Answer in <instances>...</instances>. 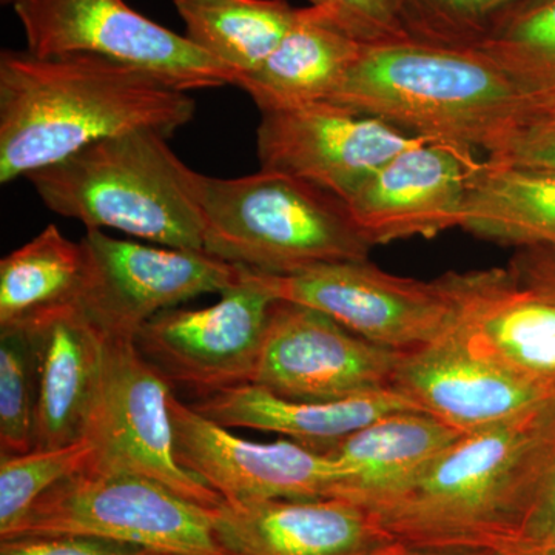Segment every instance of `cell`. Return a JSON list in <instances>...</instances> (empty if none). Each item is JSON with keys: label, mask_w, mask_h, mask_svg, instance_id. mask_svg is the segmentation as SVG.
Here are the masks:
<instances>
[{"label": "cell", "mask_w": 555, "mask_h": 555, "mask_svg": "<svg viewBox=\"0 0 555 555\" xmlns=\"http://www.w3.org/2000/svg\"><path fill=\"white\" fill-rule=\"evenodd\" d=\"M189 93L94 54L0 53V182L30 177L102 139L170 138L195 118Z\"/></svg>", "instance_id": "6da1fadb"}, {"label": "cell", "mask_w": 555, "mask_h": 555, "mask_svg": "<svg viewBox=\"0 0 555 555\" xmlns=\"http://www.w3.org/2000/svg\"><path fill=\"white\" fill-rule=\"evenodd\" d=\"M554 443L555 398L465 434L367 509L401 545L514 554Z\"/></svg>", "instance_id": "7a4b0ae2"}, {"label": "cell", "mask_w": 555, "mask_h": 555, "mask_svg": "<svg viewBox=\"0 0 555 555\" xmlns=\"http://www.w3.org/2000/svg\"><path fill=\"white\" fill-rule=\"evenodd\" d=\"M529 96L477 50L404 39L364 47L327 102L486 153Z\"/></svg>", "instance_id": "3957f363"}, {"label": "cell", "mask_w": 555, "mask_h": 555, "mask_svg": "<svg viewBox=\"0 0 555 555\" xmlns=\"http://www.w3.org/2000/svg\"><path fill=\"white\" fill-rule=\"evenodd\" d=\"M54 214L156 246L204 250V175L152 130L102 139L27 177Z\"/></svg>", "instance_id": "277c9868"}, {"label": "cell", "mask_w": 555, "mask_h": 555, "mask_svg": "<svg viewBox=\"0 0 555 555\" xmlns=\"http://www.w3.org/2000/svg\"><path fill=\"white\" fill-rule=\"evenodd\" d=\"M204 250L266 275H294L332 262L369 261L372 244L346 201L278 171L204 177Z\"/></svg>", "instance_id": "5b68a950"}, {"label": "cell", "mask_w": 555, "mask_h": 555, "mask_svg": "<svg viewBox=\"0 0 555 555\" xmlns=\"http://www.w3.org/2000/svg\"><path fill=\"white\" fill-rule=\"evenodd\" d=\"M215 518L214 507L147 477L80 470L40 496L5 539L83 534L167 555H229L218 542Z\"/></svg>", "instance_id": "8992f818"}, {"label": "cell", "mask_w": 555, "mask_h": 555, "mask_svg": "<svg viewBox=\"0 0 555 555\" xmlns=\"http://www.w3.org/2000/svg\"><path fill=\"white\" fill-rule=\"evenodd\" d=\"M11 5L35 56L94 54L185 93L235 82L232 69L126 0H13Z\"/></svg>", "instance_id": "52a82bcc"}, {"label": "cell", "mask_w": 555, "mask_h": 555, "mask_svg": "<svg viewBox=\"0 0 555 555\" xmlns=\"http://www.w3.org/2000/svg\"><path fill=\"white\" fill-rule=\"evenodd\" d=\"M104 366L83 440L93 455L86 470L133 474L218 509L224 499L179 465L170 416L169 379L131 338L104 337Z\"/></svg>", "instance_id": "ba28073f"}, {"label": "cell", "mask_w": 555, "mask_h": 555, "mask_svg": "<svg viewBox=\"0 0 555 555\" xmlns=\"http://www.w3.org/2000/svg\"><path fill=\"white\" fill-rule=\"evenodd\" d=\"M75 305L104 337L137 338L163 310L238 286L243 268L207 251L113 238L87 230Z\"/></svg>", "instance_id": "9c48e42d"}, {"label": "cell", "mask_w": 555, "mask_h": 555, "mask_svg": "<svg viewBox=\"0 0 555 555\" xmlns=\"http://www.w3.org/2000/svg\"><path fill=\"white\" fill-rule=\"evenodd\" d=\"M250 273L276 299L320 310L361 338L400 352L441 341L454 323L443 276L411 280L369 261L332 262L294 275Z\"/></svg>", "instance_id": "30bf717a"}, {"label": "cell", "mask_w": 555, "mask_h": 555, "mask_svg": "<svg viewBox=\"0 0 555 555\" xmlns=\"http://www.w3.org/2000/svg\"><path fill=\"white\" fill-rule=\"evenodd\" d=\"M276 301L243 268L238 286L222 292L217 305L163 310L134 343L170 385L190 387L201 397L250 385Z\"/></svg>", "instance_id": "8fae6325"}, {"label": "cell", "mask_w": 555, "mask_h": 555, "mask_svg": "<svg viewBox=\"0 0 555 555\" xmlns=\"http://www.w3.org/2000/svg\"><path fill=\"white\" fill-rule=\"evenodd\" d=\"M403 352L375 345L334 318L278 299L254 385L291 400L338 401L392 390Z\"/></svg>", "instance_id": "7c38bea8"}, {"label": "cell", "mask_w": 555, "mask_h": 555, "mask_svg": "<svg viewBox=\"0 0 555 555\" xmlns=\"http://www.w3.org/2000/svg\"><path fill=\"white\" fill-rule=\"evenodd\" d=\"M422 139L375 116L317 102L261 113L257 155L262 170L305 179L347 201Z\"/></svg>", "instance_id": "4fadbf2b"}, {"label": "cell", "mask_w": 555, "mask_h": 555, "mask_svg": "<svg viewBox=\"0 0 555 555\" xmlns=\"http://www.w3.org/2000/svg\"><path fill=\"white\" fill-rule=\"evenodd\" d=\"M175 454L225 503L337 496L341 469L334 459L294 440L255 443L229 433L171 393Z\"/></svg>", "instance_id": "5bb4252c"}, {"label": "cell", "mask_w": 555, "mask_h": 555, "mask_svg": "<svg viewBox=\"0 0 555 555\" xmlns=\"http://www.w3.org/2000/svg\"><path fill=\"white\" fill-rule=\"evenodd\" d=\"M454 305L448 337L478 358L555 386V294L513 269L443 275Z\"/></svg>", "instance_id": "9a60e30c"}, {"label": "cell", "mask_w": 555, "mask_h": 555, "mask_svg": "<svg viewBox=\"0 0 555 555\" xmlns=\"http://www.w3.org/2000/svg\"><path fill=\"white\" fill-rule=\"evenodd\" d=\"M474 150L422 139L398 153L346 201L372 246L462 228Z\"/></svg>", "instance_id": "2e32d148"}, {"label": "cell", "mask_w": 555, "mask_h": 555, "mask_svg": "<svg viewBox=\"0 0 555 555\" xmlns=\"http://www.w3.org/2000/svg\"><path fill=\"white\" fill-rule=\"evenodd\" d=\"M392 390L463 434L502 425L555 398V386L496 366L449 338L403 352Z\"/></svg>", "instance_id": "e0dca14e"}, {"label": "cell", "mask_w": 555, "mask_h": 555, "mask_svg": "<svg viewBox=\"0 0 555 555\" xmlns=\"http://www.w3.org/2000/svg\"><path fill=\"white\" fill-rule=\"evenodd\" d=\"M215 528L229 555H379L398 543L345 496L224 503Z\"/></svg>", "instance_id": "ac0fdd59"}, {"label": "cell", "mask_w": 555, "mask_h": 555, "mask_svg": "<svg viewBox=\"0 0 555 555\" xmlns=\"http://www.w3.org/2000/svg\"><path fill=\"white\" fill-rule=\"evenodd\" d=\"M22 331L30 339L38 379L36 448L78 443L104 366V335L78 305H65L33 318Z\"/></svg>", "instance_id": "d6986e66"}, {"label": "cell", "mask_w": 555, "mask_h": 555, "mask_svg": "<svg viewBox=\"0 0 555 555\" xmlns=\"http://www.w3.org/2000/svg\"><path fill=\"white\" fill-rule=\"evenodd\" d=\"M192 408L228 429L281 434L320 454L383 416L418 411L396 390L338 401H301L276 396L254 383L201 397Z\"/></svg>", "instance_id": "ffe728a7"}, {"label": "cell", "mask_w": 555, "mask_h": 555, "mask_svg": "<svg viewBox=\"0 0 555 555\" xmlns=\"http://www.w3.org/2000/svg\"><path fill=\"white\" fill-rule=\"evenodd\" d=\"M364 47L326 10L298 9L268 61L233 86L246 91L261 113L327 102Z\"/></svg>", "instance_id": "44dd1931"}, {"label": "cell", "mask_w": 555, "mask_h": 555, "mask_svg": "<svg viewBox=\"0 0 555 555\" xmlns=\"http://www.w3.org/2000/svg\"><path fill=\"white\" fill-rule=\"evenodd\" d=\"M465 436L420 411L377 420L324 452L341 469L337 496L372 506L403 488Z\"/></svg>", "instance_id": "7402d4cb"}, {"label": "cell", "mask_w": 555, "mask_h": 555, "mask_svg": "<svg viewBox=\"0 0 555 555\" xmlns=\"http://www.w3.org/2000/svg\"><path fill=\"white\" fill-rule=\"evenodd\" d=\"M460 229L509 246L555 248V173L478 160Z\"/></svg>", "instance_id": "603a6c76"}, {"label": "cell", "mask_w": 555, "mask_h": 555, "mask_svg": "<svg viewBox=\"0 0 555 555\" xmlns=\"http://www.w3.org/2000/svg\"><path fill=\"white\" fill-rule=\"evenodd\" d=\"M175 7L185 38L232 69L235 79L268 61L298 10L286 0H175Z\"/></svg>", "instance_id": "cb8c5ba5"}, {"label": "cell", "mask_w": 555, "mask_h": 555, "mask_svg": "<svg viewBox=\"0 0 555 555\" xmlns=\"http://www.w3.org/2000/svg\"><path fill=\"white\" fill-rule=\"evenodd\" d=\"M83 269L80 243L56 224L0 261V328H17L33 318L73 305Z\"/></svg>", "instance_id": "d4e9b609"}, {"label": "cell", "mask_w": 555, "mask_h": 555, "mask_svg": "<svg viewBox=\"0 0 555 555\" xmlns=\"http://www.w3.org/2000/svg\"><path fill=\"white\" fill-rule=\"evenodd\" d=\"M529 94L555 91V0H529L476 47Z\"/></svg>", "instance_id": "484cf974"}, {"label": "cell", "mask_w": 555, "mask_h": 555, "mask_svg": "<svg viewBox=\"0 0 555 555\" xmlns=\"http://www.w3.org/2000/svg\"><path fill=\"white\" fill-rule=\"evenodd\" d=\"M409 38L451 49H476L529 0H390Z\"/></svg>", "instance_id": "4316f807"}, {"label": "cell", "mask_w": 555, "mask_h": 555, "mask_svg": "<svg viewBox=\"0 0 555 555\" xmlns=\"http://www.w3.org/2000/svg\"><path fill=\"white\" fill-rule=\"evenodd\" d=\"M93 449L80 440L69 447L33 449L0 459V540L11 534L31 506L54 485L86 470Z\"/></svg>", "instance_id": "83f0119b"}, {"label": "cell", "mask_w": 555, "mask_h": 555, "mask_svg": "<svg viewBox=\"0 0 555 555\" xmlns=\"http://www.w3.org/2000/svg\"><path fill=\"white\" fill-rule=\"evenodd\" d=\"M0 332V449L2 455L27 454L36 448L35 353L22 328Z\"/></svg>", "instance_id": "f1b7e54d"}, {"label": "cell", "mask_w": 555, "mask_h": 555, "mask_svg": "<svg viewBox=\"0 0 555 555\" xmlns=\"http://www.w3.org/2000/svg\"><path fill=\"white\" fill-rule=\"evenodd\" d=\"M486 159L555 173V91L531 94Z\"/></svg>", "instance_id": "f546056e"}, {"label": "cell", "mask_w": 555, "mask_h": 555, "mask_svg": "<svg viewBox=\"0 0 555 555\" xmlns=\"http://www.w3.org/2000/svg\"><path fill=\"white\" fill-rule=\"evenodd\" d=\"M310 5L326 10L358 40L372 43L411 39L390 0H309Z\"/></svg>", "instance_id": "4dcf8cb0"}, {"label": "cell", "mask_w": 555, "mask_h": 555, "mask_svg": "<svg viewBox=\"0 0 555 555\" xmlns=\"http://www.w3.org/2000/svg\"><path fill=\"white\" fill-rule=\"evenodd\" d=\"M0 555H167L150 547L83 534L21 535L0 542Z\"/></svg>", "instance_id": "1f68e13d"}, {"label": "cell", "mask_w": 555, "mask_h": 555, "mask_svg": "<svg viewBox=\"0 0 555 555\" xmlns=\"http://www.w3.org/2000/svg\"><path fill=\"white\" fill-rule=\"evenodd\" d=\"M555 554V443L514 554Z\"/></svg>", "instance_id": "d6a6232c"}, {"label": "cell", "mask_w": 555, "mask_h": 555, "mask_svg": "<svg viewBox=\"0 0 555 555\" xmlns=\"http://www.w3.org/2000/svg\"><path fill=\"white\" fill-rule=\"evenodd\" d=\"M509 268L517 275L550 288L555 294V248L524 247L511 261Z\"/></svg>", "instance_id": "836d02e7"}, {"label": "cell", "mask_w": 555, "mask_h": 555, "mask_svg": "<svg viewBox=\"0 0 555 555\" xmlns=\"http://www.w3.org/2000/svg\"><path fill=\"white\" fill-rule=\"evenodd\" d=\"M379 555H517L511 553H502V551L491 550H430V547H414L401 545L387 550L386 553Z\"/></svg>", "instance_id": "e575fe53"}, {"label": "cell", "mask_w": 555, "mask_h": 555, "mask_svg": "<svg viewBox=\"0 0 555 555\" xmlns=\"http://www.w3.org/2000/svg\"><path fill=\"white\" fill-rule=\"evenodd\" d=\"M517 555H555V554H535V553H529V554H517Z\"/></svg>", "instance_id": "d590c367"}, {"label": "cell", "mask_w": 555, "mask_h": 555, "mask_svg": "<svg viewBox=\"0 0 555 555\" xmlns=\"http://www.w3.org/2000/svg\"><path fill=\"white\" fill-rule=\"evenodd\" d=\"M3 3H13V0H2Z\"/></svg>", "instance_id": "8d00e7d4"}]
</instances>
